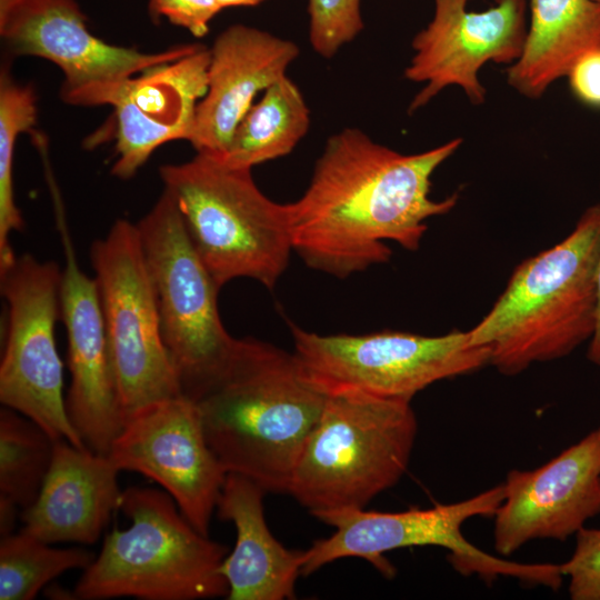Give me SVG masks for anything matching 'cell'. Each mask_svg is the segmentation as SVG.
I'll return each instance as SVG.
<instances>
[{
    "label": "cell",
    "instance_id": "277c9868",
    "mask_svg": "<svg viewBox=\"0 0 600 600\" xmlns=\"http://www.w3.org/2000/svg\"><path fill=\"white\" fill-rule=\"evenodd\" d=\"M131 520L103 540L74 588V598L197 600L227 597L220 572L226 546L199 532L164 490L130 487L120 508Z\"/></svg>",
    "mask_w": 600,
    "mask_h": 600
},
{
    "label": "cell",
    "instance_id": "30bf717a",
    "mask_svg": "<svg viewBox=\"0 0 600 600\" xmlns=\"http://www.w3.org/2000/svg\"><path fill=\"white\" fill-rule=\"evenodd\" d=\"M90 259L127 420L149 403L181 396V387L162 339L137 224L116 220L91 246Z\"/></svg>",
    "mask_w": 600,
    "mask_h": 600
},
{
    "label": "cell",
    "instance_id": "5b68a950",
    "mask_svg": "<svg viewBox=\"0 0 600 600\" xmlns=\"http://www.w3.org/2000/svg\"><path fill=\"white\" fill-rule=\"evenodd\" d=\"M159 174L219 289L237 278L274 288L293 250L288 203L269 199L251 169L201 153L182 163L162 164Z\"/></svg>",
    "mask_w": 600,
    "mask_h": 600
},
{
    "label": "cell",
    "instance_id": "f1b7e54d",
    "mask_svg": "<svg viewBox=\"0 0 600 600\" xmlns=\"http://www.w3.org/2000/svg\"><path fill=\"white\" fill-rule=\"evenodd\" d=\"M567 77L572 92L580 101L600 107V49L581 56Z\"/></svg>",
    "mask_w": 600,
    "mask_h": 600
},
{
    "label": "cell",
    "instance_id": "d6a6232c",
    "mask_svg": "<svg viewBox=\"0 0 600 600\" xmlns=\"http://www.w3.org/2000/svg\"><path fill=\"white\" fill-rule=\"evenodd\" d=\"M594 1H597V2H599V3H600V0H594Z\"/></svg>",
    "mask_w": 600,
    "mask_h": 600
},
{
    "label": "cell",
    "instance_id": "9a60e30c",
    "mask_svg": "<svg viewBox=\"0 0 600 600\" xmlns=\"http://www.w3.org/2000/svg\"><path fill=\"white\" fill-rule=\"evenodd\" d=\"M493 544L510 556L536 539L566 541L600 514V427L533 470H511Z\"/></svg>",
    "mask_w": 600,
    "mask_h": 600
},
{
    "label": "cell",
    "instance_id": "3957f363",
    "mask_svg": "<svg viewBox=\"0 0 600 600\" xmlns=\"http://www.w3.org/2000/svg\"><path fill=\"white\" fill-rule=\"evenodd\" d=\"M600 203L587 208L556 246L526 259L489 312L470 330L469 344L490 351L500 373L569 356L597 323Z\"/></svg>",
    "mask_w": 600,
    "mask_h": 600
},
{
    "label": "cell",
    "instance_id": "cb8c5ba5",
    "mask_svg": "<svg viewBox=\"0 0 600 600\" xmlns=\"http://www.w3.org/2000/svg\"><path fill=\"white\" fill-rule=\"evenodd\" d=\"M21 530L0 542V600H31L41 588L72 569L84 570L94 559L90 551L53 548Z\"/></svg>",
    "mask_w": 600,
    "mask_h": 600
},
{
    "label": "cell",
    "instance_id": "4dcf8cb0",
    "mask_svg": "<svg viewBox=\"0 0 600 600\" xmlns=\"http://www.w3.org/2000/svg\"><path fill=\"white\" fill-rule=\"evenodd\" d=\"M19 507L12 501L0 497V533L1 538L13 533Z\"/></svg>",
    "mask_w": 600,
    "mask_h": 600
},
{
    "label": "cell",
    "instance_id": "7a4b0ae2",
    "mask_svg": "<svg viewBox=\"0 0 600 600\" xmlns=\"http://www.w3.org/2000/svg\"><path fill=\"white\" fill-rule=\"evenodd\" d=\"M327 397L293 352L246 338L194 402L208 443L227 472L251 479L266 492L288 493Z\"/></svg>",
    "mask_w": 600,
    "mask_h": 600
},
{
    "label": "cell",
    "instance_id": "52a82bcc",
    "mask_svg": "<svg viewBox=\"0 0 600 600\" xmlns=\"http://www.w3.org/2000/svg\"><path fill=\"white\" fill-rule=\"evenodd\" d=\"M503 486L449 504L428 509L410 508L400 512L368 511L364 508H339L313 513L334 532L303 551L301 576L342 558H361L384 578L396 576V568L384 553L409 547L436 546L449 551L448 560L462 576L477 574L487 583L499 577L557 590L563 574L559 564L521 563L486 553L470 543L461 527L470 518L493 517L503 501Z\"/></svg>",
    "mask_w": 600,
    "mask_h": 600
},
{
    "label": "cell",
    "instance_id": "83f0119b",
    "mask_svg": "<svg viewBox=\"0 0 600 600\" xmlns=\"http://www.w3.org/2000/svg\"><path fill=\"white\" fill-rule=\"evenodd\" d=\"M217 0H150L148 13L151 21L158 24L161 19L187 29L196 38L209 32L212 19L221 12Z\"/></svg>",
    "mask_w": 600,
    "mask_h": 600
},
{
    "label": "cell",
    "instance_id": "4316f807",
    "mask_svg": "<svg viewBox=\"0 0 600 600\" xmlns=\"http://www.w3.org/2000/svg\"><path fill=\"white\" fill-rule=\"evenodd\" d=\"M559 566L569 579L570 599L600 600V529L579 530L573 553Z\"/></svg>",
    "mask_w": 600,
    "mask_h": 600
},
{
    "label": "cell",
    "instance_id": "f546056e",
    "mask_svg": "<svg viewBox=\"0 0 600 600\" xmlns=\"http://www.w3.org/2000/svg\"><path fill=\"white\" fill-rule=\"evenodd\" d=\"M597 297H598V309H597V323L594 332L589 340V346L587 350V359L594 366L600 367V251L598 257L597 264Z\"/></svg>",
    "mask_w": 600,
    "mask_h": 600
},
{
    "label": "cell",
    "instance_id": "8992f818",
    "mask_svg": "<svg viewBox=\"0 0 600 600\" xmlns=\"http://www.w3.org/2000/svg\"><path fill=\"white\" fill-rule=\"evenodd\" d=\"M417 432L410 402L328 394L297 461L288 493L311 514L364 508L406 473Z\"/></svg>",
    "mask_w": 600,
    "mask_h": 600
},
{
    "label": "cell",
    "instance_id": "d4e9b609",
    "mask_svg": "<svg viewBox=\"0 0 600 600\" xmlns=\"http://www.w3.org/2000/svg\"><path fill=\"white\" fill-rule=\"evenodd\" d=\"M7 67L1 68L0 74V269L17 257L10 243L11 233L23 229L13 187L16 142L37 120V97L32 86L17 82Z\"/></svg>",
    "mask_w": 600,
    "mask_h": 600
},
{
    "label": "cell",
    "instance_id": "d6986e66",
    "mask_svg": "<svg viewBox=\"0 0 600 600\" xmlns=\"http://www.w3.org/2000/svg\"><path fill=\"white\" fill-rule=\"evenodd\" d=\"M119 472L108 454L56 440L41 490L21 512L22 530L48 543H96L120 508Z\"/></svg>",
    "mask_w": 600,
    "mask_h": 600
},
{
    "label": "cell",
    "instance_id": "7402d4cb",
    "mask_svg": "<svg viewBox=\"0 0 600 600\" xmlns=\"http://www.w3.org/2000/svg\"><path fill=\"white\" fill-rule=\"evenodd\" d=\"M309 127L310 110L306 100L298 86L284 76L252 104L220 161L233 168L252 169L284 157L307 134Z\"/></svg>",
    "mask_w": 600,
    "mask_h": 600
},
{
    "label": "cell",
    "instance_id": "4fadbf2b",
    "mask_svg": "<svg viewBox=\"0 0 600 600\" xmlns=\"http://www.w3.org/2000/svg\"><path fill=\"white\" fill-rule=\"evenodd\" d=\"M109 458L162 487L181 513L209 536L227 471L210 448L196 402L181 394L149 403L126 420Z\"/></svg>",
    "mask_w": 600,
    "mask_h": 600
},
{
    "label": "cell",
    "instance_id": "603a6c76",
    "mask_svg": "<svg viewBox=\"0 0 600 600\" xmlns=\"http://www.w3.org/2000/svg\"><path fill=\"white\" fill-rule=\"evenodd\" d=\"M54 439L20 412L0 410V497L24 510L37 499L49 471Z\"/></svg>",
    "mask_w": 600,
    "mask_h": 600
},
{
    "label": "cell",
    "instance_id": "6da1fadb",
    "mask_svg": "<svg viewBox=\"0 0 600 600\" xmlns=\"http://www.w3.org/2000/svg\"><path fill=\"white\" fill-rule=\"evenodd\" d=\"M461 143L454 138L403 154L356 128L331 136L307 190L288 203L293 251L308 267L342 279L388 262L386 240L417 250L426 221L457 204V193L433 200L430 188Z\"/></svg>",
    "mask_w": 600,
    "mask_h": 600
},
{
    "label": "cell",
    "instance_id": "484cf974",
    "mask_svg": "<svg viewBox=\"0 0 600 600\" xmlns=\"http://www.w3.org/2000/svg\"><path fill=\"white\" fill-rule=\"evenodd\" d=\"M309 39L322 58H332L363 30L361 0H308Z\"/></svg>",
    "mask_w": 600,
    "mask_h": 600
},
{
    "label": "cell",
    "instance_id": "9c48e42d",
    "mask_svg": "<svg viewBox=\"0 0 600 600\" xmlns=\"http://www.w3.org/2000/svg\"><path fill=\"white\" fill-rule=\"evenodd\" d=\"M294 356L307 378L328 394L351 393L411 402L440 380L490 363V351L469 344L468 331L441 336L401 331L319 334L290 324Z\"/></svg>",
    "mask_w": 600,
    "mask_h": 600
},
{
    "label": "cell",
    "instance_id": "ba28073f",
    "mask_svg": "<svg viewBox=\"0 0 600 600\" xmlns=\"http://www.w3.org/2000/svg\"><path fill=\"white\" fill-rule=\"evenodd\" d=\"M137 227L164 346L182 394L196 401L222 373L239 339L221 321L220 289L197 254L167 190Z\"/></svg>",
    "mask_w": 600,
    "mask_h": 600
},
{
    "label": "cell",
    "instance_id": "e0dca14e",
    "mask_svg": "<svg viewBox=\"0 0 600 600\" xmlns=\"http://www.w3.org/2000/svg\"><path fill=\"white\" fill-rule=\"evenodd\" d=\"M210 51L204 46L126 80L108 106L117 122L111 174L128 180L162 144L189 140L207 92Z\"/></svg>",
    "mask_w": 600,
    "mask_h": 600
},
{
    "label": "cell",
    "instance_id": "ffe728a7",
    "mask_svg": "<svg viewBox=\"0 0 600 600\" xmlns=\"http://www.w3.org/2000/svg\"><path fill=\"white\" fill-rule=\"evenodd\" d=\"M262 487L228 472L217 503L221 520L236 528V544L220 572L227 581L228 600L294 599L303 551L284 548L270 532L263 509Z\"/></svg>",
    "mask_w": 600,
    "mask_h": 600
},
{
    "label": "cell",
    "instance_id": "836d02e7",
    "mask_svg": "<svg viewBox=\"0 0 600 600\" xmlns=\"http://www.w3.org/2000/svg\"><path fill=\"white\" fill-rule=\"evenodd\" d=\"M148 1H150V0H148Z\"/></svg>",
    "mask_w": 600,
    "mask_h": 600
},
{
    "label": "cell",
    "instance_id": "44dd1931",
    "mask_svg": "<svg viewBox=\"0 0 600 600\" xmlns=\"http://www.w3.org/2000/svg\"><path fill=\"white\" fill-rule=\"evenodd\" d=\"M594 49H600L599 2L531 0L523 49L507 69L508 84L527 98H540Z\"/></svg>",
    "mask_w": 600,
    "mask_h": 600
},
{
    "label": "cell",
    "instance_id": "ac0fdd59",
    "mask_svg": "<svg viewBox=\"0 0 600 600\" xmlns=\"http://www.w3.org/2000/svg\"><path fill=\"white\" fill-rule=\"evenodd\" d=\"M209 51L207 92L188 141L197 153L220 160L254 97L287 76L300 50L290 40L237 23L224 29Z\"/></svg>",
    "mask_w": 600,
    "mask_h": 600
},
{
    "label": "cell",
    "instance_id": "5bb4252c",
    "mask_svg": "<svg viewBox=\"0 0 600 600\" xmlns=\"http://www.w3.org/2000/svg\"><path fill=\"white\" fill-rule=\"evenodd\" d=\"M431 21L412 40L414 51L404 77L424 86L409 112L424 107L450 86L481 104L486 89L479 71L487 62L512 64L527 34V0H494L484 11H468V0H434Z\"/></svg>",
    "mask_w": 600,
    "mask_h": 600
},
{
    "label": "cell",
    "instance_id": "2e32d148",
    "mask_svg": "<svg viewBox=\"0 0 600 600\" xmlns=\"http://www.w3.org/2000/svg\"><path fill=\"white\" fill-rule=\"evenodd\" d=\"M59 209V231L64 252L60 311L67 333L71 376L66 397L68 418L90 450L108 454L122 430L126 416L108 343L98 287L80 268Z\"/></svg>",
    "mask_w": 600,
    "mask_h": 600
},
{
    "label": "cell",
    "instance_id": "8fae6325",
    "mask_svg": "<svg viewBox=\"0 0 600 600\" xmlns=\"http://www.w3.org/2000/svg\"><path fill=\"white\" fill-rule=\"evenodd\" d=\"M62 270L53 261L17 256L0 270L8 323L0 363V401L28 417L54 440L86 444L72 427L63 397L62 361L54 326Z\"/></svg>",
    "mask_w": 600,
    "mask_h": 600
},
{
    "label": "cell",
    "instance_id": "7c38bea8",
    "mask_svg": "<svg viewBox=\"0 0 600 600\" xmlns=\"http://www.w3.org/2000/svg\"><path fill=\"white\" fill-rule=\"evenodd\" d=\"M0 36L8 54L37 57L63 73L60 96L72 106H108L121 83L180 59L200 44L158 52L116 46L96 37L78 0H0Z\"/></svg>",
    "mask_w": 600,
    "mask_h": 600
},
{
    "label": "cell",
    "instance_id": "1f68e13d",
    "mask_svg": "<svg viewBox=\"0 0 600 600\" xmlns=\"http://www.w3.org/2000/svg\"><path fill=\"white\" fill-rule=\"evenodd\" d=\"M266 0H217L221 10L233 7H254Z\"/></svg>",
    "mask_w": 600,
    "mask_h": 600
}]
</instances>
